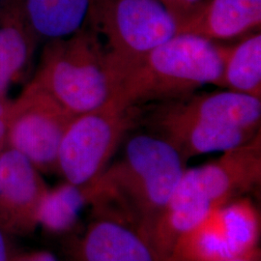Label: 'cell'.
Returning a JSON list of instances; mask_svg holds the SVG:
<instances>
[{
    "label": "cell",
    "instance_id": "cell-19",
    "mask_svg": "<svg viewBox=\"0 0 261 261\" xmlns=\"http://www.w3.org/2000/svg\"><path fill=\"white\" fill-rule=\"evenodd\" d=\"M14 261H57V259L51 252L40 251L19 256Z\"/></svg>",
    "mask_w": 261,
    "mask_h": 261
},
{
    "label": "cell",
    "instance_id": "cell-4",
    "mask_svg": "<svg viewBox=\"0 0 261 261\" xmlns=\"http://www.w3.org/2000/svg\"><path fill=\"white\" fill-rule=\"evenodd\" d=\"M31 82L75 116L103 106L116 87L103 43L86 23L68 37L47 41Z\"/></svg>",
    "mask_w": 261,
    "mask_h": 261
},
{
    "label": "cell",
    "instance_id": "cell-9",
    "mask_svg": "<svg viewBox=\"0 0 261 261\" xmlns=\"http://www.w3.org/2000/svg\"><path fill=\"white\" fill-rule=\"evenodd\" d=\"M140 109V126L168 141L185 161L247 143L260 130L218 126L174 111L166 103Z\"/></svg>",
    "mask_w": 261,
    "mask_h": 261
},
{
    "label": "cell",
    "instance_id": "cell-16",
    "mask_svg": "<svg viewBox=\"0 0 261 261\" xmlns=\"http://www.w3.org/2000/svg\"><path fill=\"white\" fill-rule=\"evenodd\" d=\"M222 75L217 86L261 99V34L251 33L231 46L220 45Z\"/></svg>",
    "mask_w": 261,
    "mask_h": 261
},
{
    "label": "cell",
    "instance_id": "cell-21",
    "mask_svg": "<svg viewBox=\"0 0 261 261\" xmlns=\"http://www.w3.org/2000/svg\"><path fill=\"white\" fill-rule=\"evenodd\" d=\"M8 130V116L0 115V149L2 144L6 141Z\"/></svg>",
    "mask_w": 261,
    "mask_h": 261
},
{
    "label": "cell",
    "instance_id": "cell-1",
    "mask_svg": "<svg viewBox=\"0 0 261 261\" xmlns=\"http://www.w3.org/2000/svg\"><path fill=\"white\" fill-rule=\"evenodd\" d=\"M186 163L177 150L157 135H135L125 144L121 157L86 186L90 202L121 216L153 245L157 225Z\"/></svg>",
    "mask_w": 261,
    "mask_h": 261
},
{
    "label": "cell",
    "instance_id": "cell-15",
    "mask_svg": "<svg viewBox=\"0 0 261 261\" xmlns=\"http://www.w3.org/2000/svg\"><path fill=\"white\" fill-rule=\"evenodd\" d=\"M28 28L40 39L68 37L83 28L90 0H15Z\"/></svg>",
    "mask_w": 261,
    "mask_h": 261
},
{
    "label": "cell",
    "instance_id": "cell-23",
    "mask_svg": "<svg viewBox=\"0 0 261 261\" xmlns=\"http://www.w3.org/2000/svg\"><path fill=\"white\" fill-rule=\"evenodd\" d=\"M12 1H13V0H0V5H1L2 7H5V6H7L8 4H10Z\"/></svg>",
    "mask_w": 261,
    "mask_h": 261
},
{
    "label": "cell",
    "instance_id": "cell-2",
    "mask_svg": "<svg viewBox=\"0 0 261 261\" xmlns=\"http://www.w3.org/2000/svg\"><path fill=\"white\" fill-rule=\"evenodd\" d=\"M261 134L218 159L186 168L161 217L153 243L168 257L178 238L207 215L260 185Z\"/></svg>",
    "mask_w": 261,
    "mask_h": 261
},
{
    "label": "cell",
    "instance_id": "cell-13",
    "mask_svg": "<svg viewBox=\"0 0 261 261\" xmlns=\"http://www.w3.org/2000/svg\"><path fill=\"white\" fill-rule=\"evenodd\" d=\"M174 111L218 126L260 130L261 99L220 90L191 94L166 102Z\"/></svg>",
    "mask_w": 261,
    "mask_h": 261
},
{
    "label": "cell",
    "instance_id": "cell-10",
    "mask_svg": "<svg viewBox=\"0 0 261 261\" xmlns=\"http://www.w3.org/2000/svg\"><path fill=\"white\" fill-rule=\"evenodd\" d=\"M47 188L38 168L13 148L0 151V227L13 232L31 230Z\"/></svg>",
    "mask_w": 261,
    "mask_h": 261
},
{
    "label": "cell",
    "instance_id": "cell-22",
    "mask_svg": "<svg viewBox=\"0 0 261 261\" xmlns=\"http://www.w3.org/2000/svg\"><path fill=\"white\" fill-rule=\"evenodd\" d=\"M227 261H260V252H259V250H258V251L253 252V253L250 254V255Z\"/></svg>",
    "mask_w": 261,
    "mask_h": 261
},
{
    "label": "cell",
    "instance_id": "cell-20",
    "mask_svg": "<svg viewBox=\"0 0 261 261\" xmlns=\"http://www.w3.org/2000/svg\"><path fill=\"white\" fill-rule=\"evenodd\" d=\"M0 261H11L9 248L4 236V230L0 227Z\"/></svg>",
    "mask_w": 261,
    "mask_h": 261
},
{
    "label": "cell",
    "instance_id": "cell-8",
    "mask_svg": "<svg viewBox=\"0 0 261 261\" xmlns=\"http://www.w3.org/2000/svg\"><path fill=\"white\" fill-rule=\"evenodd\" d=\"M75 115L30 82L10 103L6 141L42 171L57 170L62 138Z\"/></svg>",
    "mask_w": 261,
    "mask_h": 261
},
{
    "label": "cell",
    "instance_id": "cell-14",
    "mask_svg": "<svg viewBox=\"0 0 261 261\" xmlns=\"http://www.w3.org/2000/svg\"><path fill=\"white\" fill-rule=\"evenodd\" d=\"M39 41L15 0L0 12V97L27 71Z\"/></svg>",
    "mask_w": 261,
    "mask_h": 261
},
{
    "label": "cell",
    "instance_id": "cell-3",
    "mask_svg": "<svg viewBox=\"0 0 261 261\" xmlns=\"http://www.w3.org/2000/svg\"><path fill=\"white\" fill-rule=\"evenodd\" d=\"M220 45L191 34H177L144 56L122 76L112 98L123 108L174 101L222 75Z\"/></svg>",
    "mask_w": 261,
    "mask_h": 261
},
{
    "label": "cell",
    "instance_id": "cell-5",
    "mask_svg": "<svg viewBox=\"0 0 261 261\" xmlns=\"http://www.w3.org/2000/svg\"><path fill=\"white\" fill-rule=\"evenodd\" d=\"M85 23L101 39L116 85L151 50L178 34L177 20L159 0H90Z\"/></svg>",
    "mask_w": 261,
    "mask_h": 261
},
{
    "label": "cell",
    "instance_id": "cell-18",
    "mask_svg": "<svg viewBox=\"0 0 261 261\" xmlns=\"http://www.w3.org/2000/svg\"><path fill=\"white\" fill-rule=\"evenodd\" d=\"M177 20L178 25L198 12L208 0H159Z\"/></svg>",
    "mask_w": 261,
    "mask_h": 261
},
{
    "label": "cell",
    "instance_id": "cell-6",
    "mask_svg": "<svg viewBox=\"0 0 261 261\" xmlns=\"http://www.w3.org/2000/svg\"><path fill=\"white\" fill-rule=\"evenodd\" d=\"M140 108H123L112 98L75 116L62 138L57 170L66 182L91 185L111 164L125 136L140 126Z\"/></svg>",
    "mask_w": 261,
    "mask_h": 261
},
{
    "label": "cell",
    "instance_id": "cell-7",
    "mask_svg": "<svg viewBox=\"0 0 261 261\" xmlns=\"http://www.w3.org/2000/svg\"><path fill=\"white\" fill-rule=\"evenodd\" d=\"M260 216L248 196L210 212L183 234L166 261H227L258 251Z\"/></svg>",
    "mask_w": 261,
    "mask_h": 261
},
{
    "label": "cell",
    "instance_id": "cell-11",
    "mask_svg": "<svg viewBox=\"0 0 261 261\" xmlns=\"http://www.w3.org/2000/svg\"><path fill=\"white\" fill-rule=\"evenodd\" d=\"M96 209L95 220L75 246V261H164L127 220L103 207Z\"/></svg>",
    "mask_w": 261,
    "mask_h": 261
},
{
    "label": "cell",
    "instance_id": "cell-17",
    "mask_svg": "<svg viewBox=\"0 0 261 261\" xmlns=\"http://www.w3.org/2000/svg\"><path fill=\"white\" fill-rule=\"evenodd\" d=\"M90 202L87 187L65 182L47 190L38 208L37 223L51 233L70 231L80 218L84 206Z\"/></svg>",
    "mask_w": 261,
    "mask_h": 261
},
{
    "label": "cell",
    "instance_id": "cell-12",
    "mask_svg": "<svg viewBox=\"0 0 261 261\" xmlns=\"http://www.w3.org/2000/svg\"><path fill=\"white\" fill-rule=\"evenodd\" d=\"M261 0H208L198 12L178 25V34L212 42L244 37L259 29Z\"/></svg>",
    "mask_w": 261,
    "mask_h": 261
},
{
    "label": "cell",
    "instance_id": "cell-24",
    "mask_svg": "<svg viewBox=\"0 0 261 261\" xmlns=\"http://www.w3.org/2000/svg\"><path fill=\"white\" fill-rule=\"evenodd\" d=\"M3 9V7L0 5V12H1V10Z\"/></svg>",
    "mask_w": 261,
    "mask_h": 261
}]
</instances>
